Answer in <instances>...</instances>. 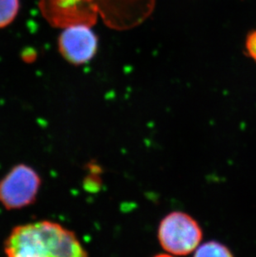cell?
<instances>
[{
  "instance_id": "cell-1",
  "label": "cell",
  "mask_w": 256,
  "mask_h": 257,
  "mask_svg": "<svg viewBox=\"0 0 256 257\" xmlns=\"http://www.w3.org/2000/svg\"><path fill=\"white\" fill-rule=\"evenodd\" d=\"M11 257L87 256L75 233L60 224L43 221L15 227L5 243Z\"/></svg>"
},
{
  "instance_id": "cell-2",
  "label": "cell",
  "mask_w": 256,
  "mask_h": 257,
  "mask_svg": "<svg viewBox=\"0 0 256 257\" xmlns=\"http://www.w3.org/2000/svg\"><path fill=\"white\" fill-rule=\"evenodd\" d=\"M203 231L191 215L172 211L160 222L157 238L166 252L172 255H187L201 244Z\"/></svg>"
},
{
  "instance_id": "cell-3",
  "label": "cell",
  "mask_w": 256,
  "mask_h": 257,
  "mask_svg": "<svg viewBox=\"0 0 256 257\" xmlns=\"http://www.w3.org/2000/svg\"><path fill=\"white\" fill-rule=\"evenodd\" d=\"M41 178L29 166H15L0 181V203L8 210L21 209L36 201Z\"/></svg>"
},
{
  "instance_id": "cell-4",
  "label": "cell",
  "mask_w": 256,
  "mask_h": 257,
  "mask_svg": "<svg viewBox=\"0 0 256 257\" xmlns=\"http://www.w3.org/2000/svg\"><path fill=\"white\" fill-rule=\"evenodd\" d=\"M39 6L47 22L60 29L92 25L97 11L94 0H39Z\"/></svg>"
},
{
  "instance_id": "cell-5",
  "label": "cell",
  "mask_w": 256,
  "mask_h": 257,
  "mask_svg": "<svg viewBox=\"0 0 256 257\" xmlns=\"http://www.w3.org/2000/svg\"><path fill=\"white\" fill-rule=\"evenodd\" d=\"M61 54L69 63L80 65L91 60L97 51V39L89 25L65 28L58 39Z\"/></svg>"
},
{
  "instance_id": "cell-6",
  "label": "cell",
  "mask_w": 256,
  "mask_h": 257,
  "mask_svg": "<svg viewBox=\"0 0 256 257\" xmlns=\"http://www.w3.org/2000/svg\"><path fill=\"white\" fill-rule=\"evenodd\" d=\"M195 256H233L230 249L215 240L202 243L194 252Z\"/></svg>"
},
{
  "instance_id": "cell-7",
  "label": "cell",
  "mask_w": 256,
  "mask_h": 257,
  "mask_svg": "<svg viewBox=\"0 0 256 257\" xmlns=\"http://www.w3.org/2000/svg\"><path fill=\"white\" fill-rule=\"evenodd\" d=\"M20 10V0H0V29L10 25Z\"/></svg>"
},
{
  "instance_id": "cell-8",
  "label": "cell",
  "mask_w": 256,
  "mask_h": 257,
  "mask_svg": "<svg viewBox=\"0 0 256 257\" xmlns=\"http://www.w3.org/2000/svg\"><path fill=\"white\" fill-rule=\"evenodd\" d=\"M245 48L249 56L256 62V29L247 37Z\"/></svg>"
}]
</instances>
